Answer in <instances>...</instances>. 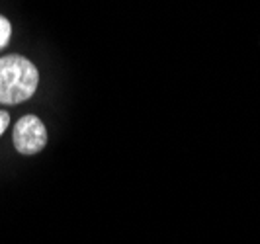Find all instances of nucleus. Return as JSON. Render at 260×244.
I'll return each instance as SVG.
<instances>
[{
	"mask_svg": "<svg viewBox=\"0 0 260 244\" xmlns=\"http://www.w3.org/2000/svg\"><path fill=\"white\" fill-rule=\"evenodd\" d=\"M39 73L26 57H0V103L16 106L29 100L38 90Z\"/></svg>",
	"mask_w": 260,
	"mask_h": 244,
	"instance_id": "1",
	"label": "nucleus"
},
{
	"mask_svg": "<svg viewBox=\"0 0 260 244\" xmlns=\"http://www.w3.org/2000/svg\"><path fill=\"white\" fill-rule=\"evenodd\" d=\"M47 143V131L41 119L36 116H24L14 127V147L22 154L39 153Z\"/></svg>",
	"mask_w": 260,
	"mask_h": 244,
	"instance_id": "2",
	"label": "nucleus"
},
{
	"mask_svg": "<svg viewBox=\"0 0 260 244\" xmlns=\"http://www.w3.org/2000/svg\"><path fill=\"white\" fill-rule=\"evenodd\" d=\"M10 36H12V26L8 22V18L0 16V49H4L10 41Z\"/></svg>",
	"mask_w": 260,
	"mask_h": 244,
	"instance_id": "3",
	"label": "nucleus"
},
{
	"mask_svg": "<svg viewBox=\"0 0 260 244\" xmlns=\"http://www.w3.org/2000/svg\"><path fill=\"white\" fill-rule=\"evenodd\" d=\"M8 123H10V116H8V112H2V110H0V137H2V133L6 131Z\"/></svg>",
	"mask_w": 260,
	"mask_h": 244,
	"instance_id": "4",
	"label": "nucleus"
}]
</instances>
